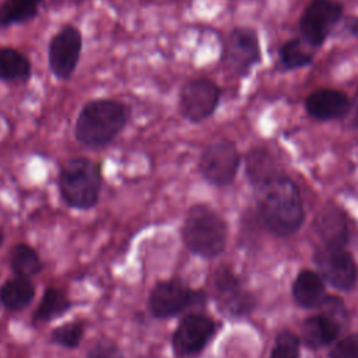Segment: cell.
<instances>
[{"label":"cell","mask_w":358,"mask_h":358,"mask_svg":"<svg viewBox=\"0 0 358 358\" xmlns=\"http://www.w3.org/2000/svg\"><path fill=\"white\" fill-rule=\"evenodd\" d=\"M256 206L266 227L280 235L288 236L299 229L305 211L298 186L284 175H275L255 185Z\"/></svg>","instance_id":"1"},{"label":"cell","mask_w":358,"mask_h":358,"mask_svg":"<svg viewBox=\"0 0 358 358\" xmlns=\"http://www.w3.org/2000/svg\"><path fill=\"white\" fill-rule=\"evenodd\" d=\"M262 60L257 34L252 28L239 27L232 29L222 46L221 62L232 74L243 77Z\"/></svg>","instance_id":"6"},{"label":"cell","mask_w":358,"mask_h":358,"mask_svg":"<svg viewBox=\"0 0 358 358\" xmlns=\"http://www.w3.org/2000/svg\"><path fill=\"white\" fill-rule=\"evenodd\" d=\"M292 296L305 309L320 306L326 296L323 277L313 270L299 271L292 285Z\"/></svg>","instance_id":"16"},{"label":"cell","mask_w":358,"mask_h":358,"mask_svg":"<svg viewBox=\"0 0 358 358\" xmlns=\"http://www.w3.org/2000/svg\"><path fill=\"white\" fill-rule=\"evenodd\" d=\"M221 96L220 87L208 78H194L187 81L179 94V109L182 116L200 123L208 119L218 106Z\"/></svg>","instance_id":"11"},{"label":"cell","mask_w":358,"mask_h":358,"mask_svg":"<svg viewBox=\"0 0 358 358\" xmlns=\"http://www.w3.org/2000/svg\"><path fill=\"white\" fill-rule=\"evenodd\" d=\"M62 200L74 210H91L98 204L102 187L101 166L84 157L66 161L57 176Z\"/></svg>","instance_id":"4"},{"label":"cell","mask_w":358,"mask_h":358,"mask_svg":"<svg viewBox=\"0 0 358 358\" xmlns=\"http://www.w3.org/2000/svg\"><path fill=\"white\" fill-rule=\"evenodd\" d=\"M330 358H358V334H351L337 341L330 352Z\"/></svg>","instance_id":"28"},{"label":"cell","mask_w":358,"mask_h":358,"mask_svg":"<svg viewBox=\"0 0 358 358\" xmlns=\"http://www.w3.org/2000/svg\"><path fill=\"white\" fill-rule=\"evenodd\" d=\"M316 231L324 245L345 246L348 241V227L344 213L338 207H326L316 220Z\"/></svg>","instance_id":"17"},{"label":"cell","mask_w":358,"mask_h":358,"mask_svg":"<svg viewBox=\"0 0 358 358\" xmlns=\"http://www.w3.org/2000/svg\"><path fill=\"white\" fill-rule=\"evenodd\" d=\"M73 306V302L69 299L66 292L56 287H48L38 303V308L34 312L35 323H48L63 315H66Z\"/></svg>","instance_id":"19"},{"label":"cell","mask_w":358,"mask_h":358,"mask_svg":"<svg viewBox=\"0 0 358 358\" xmlns=\"http://www.w3.org/2000/svg\"><path fill=\"white\" fill-rule=\"evenodd\" d=\"M84 336V323L77 322H67L57 326L50 334V343L63 347V348H77Z\"/></svg>","instance_id":"25"},{"label":"cell","mask_w":358,"mask_h":358,"mask_svg":"<svg viewBox=\"0 0 358 358\" xmlns=\"http://www.w3.org/2000/svg\"><path fill=\"white\" fill-rule=\"evenodd\" d=\"M31 77V62L13 48H0V80L27 81Z\"/></svg>","instance_id":"20"},{"label":"cell","mask_w":358,"mask_h":358,"mask_svg":"<svg viewBox=\"0 0 358 358\" xmlns=\"http://www.w3.org/2000/svg\"><path fill=\"white\" fill-rule=\"evenodd\" d=\"M85 358H126V357L116 343L108 338H101L88 348Z\"/></svg>","instance_id":"27"},{"label":"cell","mask_w":358,"mask_h":358,"mask_svg":"<svg viewBox=\"0 0 358 358\" xmlns=\"http://www.w3.org/2000/svg\"><path fill=\"white\" fill-rule=\"evenodd\" d=\"M345 29L348 31L350 35H352L354 38H358V15H352L348 17L345 20Z\"/></svg>","instance_id":"30"},{"label":"cell","mask_w":358,"mask_h":358,"mask_svg":"<svg viewBox=\"0 0 358 358\" xmlns=\"http://www.w3.org/2000/svg\"><path fill=\"white\" fill-rule=\"evenodd\" d=\"M130 112L126 105L115 99H94L80 110L74 136L87 148H102L110 144L124 129Z\"/></svg>","instance_id":"2"},{"label":"cell","mask_w":358,"mask_h":358,"mask_svg":"<svg viewBox=\"0 0 358 358\" xmlns=\"http://www.w3.org/2000/svg\"><path fill=\"white\" fill-rule=\"evenodd\" d=\"M43 0H6L0 6V28L28 22L39 14Z\"/></svg>","instance_id":"21"},{"label":"cell","mask_w":358,"mask_h":358,"mask_svg":"<svg viewBox=\"0 0 358 358\" xmlns=\"http://www.w3.org/2000/svg\"><path fill=\"white\" fill-rule=\"evenodd\" d=\"M239 168V152L236 145L228 140L208 144L199 159L201 176L214 186L222 187L232 183Z\"/></svg>","instance_id":"7"},{"label":"cell","mask_w":358,"mask_h":358,"mask_svg":"<svg viewBox=\"0 0 358 358\" xmlns=\"http://www.w3.org/2000/svg\"><path fill=\"white\" fill-rule=\"evenodd\" d=\"M306 113L320 122L344 117L351 110V99L343 91L322 88L305 99Z\"/></svg>","instance_id":"14"},{"label":"cell","mask_w":358,"mask_h":358,"mask_svg":"<svg viewBox=\"0 0 358 358\" xmlns=\"http://www.w3.org/2000/svg\"><path fill=\"white\" fill-rule=\"evenodd\" d=\"M213 295L221 313L241 317L255 308L253 295L243 288L241 280L229 267H220L213 275Z\"/></svg>","instance_id":"9"},{"label":"cell","mask_w":358,"mask_h":358,"mask_svg":"<svg viewBox=\"0 0 358 358\" xmlns=\"http://www.w3.org/2000/svg\"><path fill=\"white\" fill-rule=\"evenodd\" d=\"M350 112L352 113V122H354V124L358 126V92H357V95L354 96V99L351 101V110H350Z\"/></svg>","instance_id":"31"},{"label":"cell","mask_w":358,"mask_h":358,"mask_svg":"<svg viewBox=\"0 0 358 358\" xmlns=\"http://www.w3.org/2000/svg\"><path fill=\"white\" fill-rule=\"evenodd\" d=\"M10 267L15 275L31 278L42 271V260L32 246L17 243L10 252Z\"/></svg>","instance_id":"22"},{"label":"cell","mask_w":358,"mask_h":358,"mask_svg":"<svg viewBox=\"0 0 358 358\" xmlns=\"http://www.w3.org/2000/svg\"><path fill=\"white\" fill-rule=\"evenodd\" d=\"M207 294L189 288L179 278H169L154 285L148 295V310L155 319H172L190 308H203Z\"/></svg>","instance_id":"5"},{"label":"cell","mask_w":358,"mask_h":358,"mask_svg":"<svg viewBox=\"0 0 358 358\" xmlns=\"http://www.w3.org/2000/svg\"><path fill=\"white\" fill-rule=\"evenodd\" d=\"M301 340L291 331H281L275 337V343L270 358H299Z\"/></svg>","instance_id":"26"},{"label":"cell","mask_w":358,"mask_h":358,"mask_svg":"<svg viewBox=\"0 0 358 358\" xmlns=\"http://www.w3.org/2000/svg\"><path fill=\"white\" fill-rule=\"evenodd\" d=\"M278 59L284 69L296 70L306 67L313 60L312 46L302 38H294L287 41L278 50Z\"/></svg>","instance_id":"23"},{"label":"cell","mask_w":358,"mask_h":358,"mask_svg":"<svg viewBox=\"0 0 358 358\" xmlns=\"http://www.w3.org/2000/svg\"><path fill=\"white\" fill-rule=\"evenodd\" d=\"M35 296V287L31 278L13 277L0 287V305L10 312L24 310L31 305Z\"/></svg>","instance_id":"18"},{"label":"cell","mask_w":358,"mask_h":358,"mask_svg":"<svg viewBox=\"0 0 358 358\" xmlns=\"http://www.w3.org/2000/svg\"><path fill=\"white\" fill-rule=\"evenodd\" d=\"M315 263L319 274L331 287L348 291L357 281V264L344 246L324 245L315 253Z\"/></svg>","instance_id":"12"},{"label":"cell","mask_w":358,"mask_h":358,"mask_svg":"<svg viewBox=\"0 0 358 358\" xmlns=\"http://www.w3.org/2000/svg\"><path fill=\"white\" fill-rule=\"evenodd\" d=\"M215 322L199 312L185 315L172 333V348L178 357H194L200 354L215 336Z\"/></svg>","instance_id":"10"},{"label":"cell","mask_w":358,"mask_h":358,"mask_svg":"<svg viewBox=\"0 0 358 358\" xmlns=\"http://www.w3.org/2000/svg\"><path fill=\"white\" fill-rule=\"evenodd\" d=\"M83 49L80 29L73 25L63 27L49 42L48 63L53 76L59 80H69L76 71Z\"/></svg>","instance_id":"13"},{"label":"cell","mask_w":358,"mask_h":358,"mask_svg":"<svg viewBox=\"0 0 358 358\" xmlns=\"http://www.w3.org/2000/svg\"><path fill=\"white\" fill-rule=\"evenodd\" d=\"M340 334V323L326 313L303 320L301 326L302 341L310 348H320L333 343Z\"/></svg>","instance_id":"15"},{"label":"cell","mask_w":358,"mask_h":358,"mask_svg":"<svg viewBox=\"0 0 358 358\" xmlns=\"http://www.w3.org/2000/svg\"><path fill=\"white\" fill-rule=\"evenodd\" d=\"M246 172L249 179L257 185L259 182L271 176L280 175L275 171V162L273 157L263 148L252 150L246 157Z\"/></svg>","instance_id":"24"},{"label":"cell","mask_w":358,"mask_h":358,"mask_svg":"<svg viewBox=\"0 0 358 358\" xmlns=\"http://www.w3.org/2000/svg\"><path fill=\"white\" fill-rule=\"evenodd\" d=\"M320 306L323 308V313L329 315L330 317H333L334 320H337L340 324L341 322L347 317V312L344 308V303L340 298L334 296V295H329L324 296L323 302L320 303Z\"/></svg>","instance_id":"29"},{"label":"cell","mask_w":358,"mask_h":358,"mask_svg":"<svg viewBox=\"0 0 358 358\" xmlns=\"http://www.w3.org/2000/svg\"><path fill=\"white\" fill-rule=\"evenodd\" d=\"M182 241L193 255L203 259L220 256L227 245V224L207 204L192 206L182 225Z\"/></svg>","instance_id":"3"},{"label":"cell","mask_w":358,"mask_h":358,"mask_svg":"<svg viewBox=\"0 0 358 358\" xmlns=\"http://www.w3.org/2000/svg\"><path fill=\"white\" fill-rule=\"evenodd\" d=\"M343 11L337 0H312L299 18L301 38L312 48L320 46L340 22Z\"/></svg>","instance_id":"8"},{"label":"cell","mask_w":358,"mask_h":358,"mask_svg":"<svg viewBox=\"0 0 358 358\" xmlns=\"http://www.w3.org/2000/svg\"><path fill=\"white\" fill-rule=\"evenodd\" d=\"M3 241H4V234L0 231V246H1V243H3Z\"/></svg>","instance_id":"32"}]
</instances>
